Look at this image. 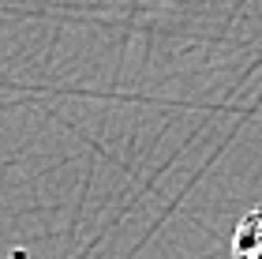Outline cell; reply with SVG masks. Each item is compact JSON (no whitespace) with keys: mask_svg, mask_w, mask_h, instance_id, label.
<instances>
[{"mask_svg":"<svg viewBox=\"0 0 262 259\" xmlns=\"http://www.w3.org/2000/svg\"><path fill=\"white\" fill-rule=\"evenodd\" d=\"M232 259H262V207L247 210L232 229Z\"/></svg>","mask_w":262,"mask_h":259,"instance_id":"cell-1","label":"cell"}]
</instances>
